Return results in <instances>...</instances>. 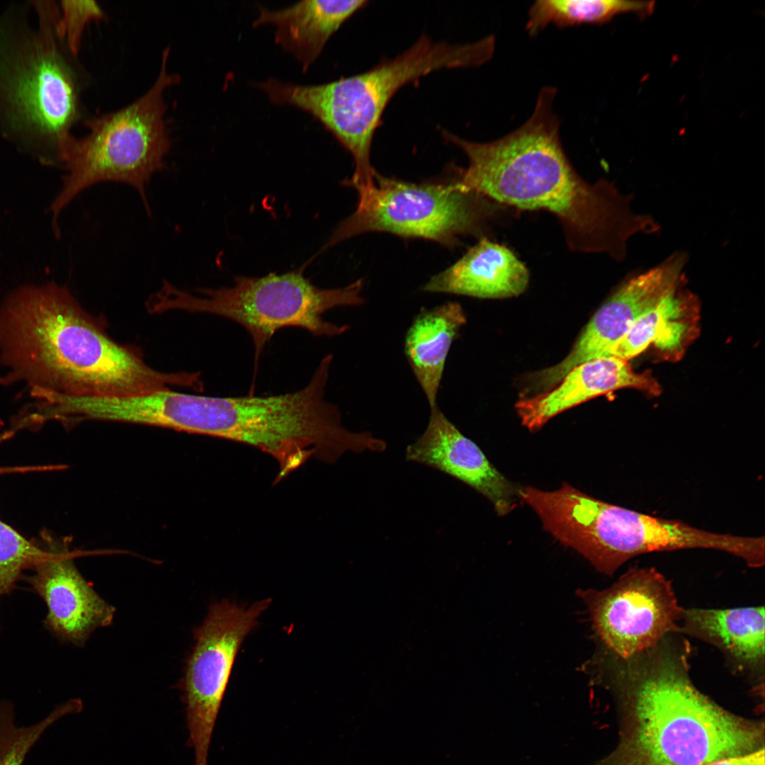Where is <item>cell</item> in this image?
I'll return each mask as SVG.
<instances>
[{"label": "cell", "instance_id": "cell-18", "mask_svg": "<svg viewBox=\"0 0 765 765\" xmlns=\"http://www.w3.org/2000/svg\"><path fill=\"white\" fill-rule=\"evenodd\" d=\"M698 307L696 296L676 289L637 319L611 356L628 361L653 344L668 359L679 358L698 333Z\"/></svg>", "mask_w": 765, "mask_h": 765}, {"label": "cell", "instance_id": "cell-15", "mask_svg": "<svg viewBox=\"0 0 765 765\" xmlns=\"http://www.w3.org/2000/svg\"><path fill=\"white\" fill-rule=\"evenodd\" d=\"M528 281L526 266L513 251L482 238L454 264L431 278L423 290L478 298H506L523 293Z\"/></svg>", "mask_w": 765, "mask_h": 765}, {"label": "cell", "instance_id": "cell-21", "mask_svg": "<svg viewBox=\"0 0 765 765\" xmlns=\"http://www.w3.org/2000/svg\"><path fill=\"white\" fill-rule=\"evenodd\" d=\"M82 708L79 698L70 699L40 721L18 726L11 703L0 700V765H23L30 750L51 725L67 715L79 713Z\"/></svg>", "mask_w": 765, "mask_h": 765}, {"label": "cell", "instance_id": "cell-10", "mask_svg": "<svg viewBox=\"0 0 765 765\" xmlns=\"http://www.w3.org/2000/svg\"><path fill=\"white\" fill-rule=\"evenodd\" d=\"M594 629L614 657L628 659L679 631L682 609L669 581L652 567H630L603 590L579 589Z\"/></svg>", "mask_w": 765, "mask_h": 765}, {"label": "cell", "instance_id": "cell-23", "mask_svg": "<svg viewBox=\"0 0 765 765\" xmlns=\"http://www.w3.org/2000/svg\"><path fill=\"white\" fill-rule=\"evenodd\" d=\"M56 33L68 50L79 53L85 28L92 21L105 18L101 7L95 1H61Z\"/></svg>", "mask_w": 765, "mask_h": 765}, {"label": "cell", "instance_id": "cell-26", "mask_svg": "<svg viewBox=\"0 0 765 765\" xmlns=\"http://www.w3.org/2000/svg\"><path fill=\"white\" fill-rule=\"evenodd\" d=\"M198 395H197V400H196V425H195V430H194V434H196V422H197V411H198Z\"/></svg>", "mask_w": 765, "mask_h": 765}, {"label": "cell", "instance_id": "cell-24", "mask_svg": "<svg viewBox=\"0 0 765 765\" xmlns=\"http://www.w3.org/2000/svg\"><path fill=\"white\" fill-rule=\"evenodd\" d=\"M709 765H764V747L746 754L720 759Z\"/></svg>", "mask_w": 765, "mask_h": 765}, {"label": "cell", "instance_id": "cell-5", "mask_svg": "<svg viewBox=\"0 0 765 765\" xmlns=\"http://www.w3.org/2000/svg\"><path fill=\"white\" fill-rule=\"evenodd\" d=\"M37 28L0 31V118L11 132L61 163L62 149L79 118V86L56 33L59 6L33 1Z\"/></svg>", "mask_w": 765, "mask_h": 765}, {"label": "cell", "instance_id": "cell-25", "mask_svg": "<svg viewBox=\"0 0 765 765\" xmlns=\"http://www.w3.org/2000/svg\"><path fill=\"white\" fill-rule=\"evenodd\" d=\"M31 471L30 465L0 466V475L30 473Z\"/></svg>", "mask_w": 765, "mask_h": 765}, {"label": "cell", "instance_id": "cell-9", "mask_svg": "<svg viewBox=\"0 0 765 765\" xmlns=\"http://www.w3.org/2000/svg\"><path fill=\"white\" fill-rule=\"evenodd\" d=\"M270 603L271 599H266L245 607L229 600L215 602L193 631L194 646L178 687L195 765H208L213 730L236 656Z\"/></svg>", "mask_w": 765, "mask_h": 765}, {"label": "cell", "instance_id": "cell-22", "mask_svg": "<svg viewBox=\"0 0 765 765\" xmlns=\"http://www.w3.org/2000/svg\"><path fill=\"white\" fill-rule=\"evenodd\" d=\"M49 553L42 539L29 540L0 520V599L16 588L24 571L31 570Z\"/></svg>", "mask_w": 765, "mask_h": 765}, {"label": "cell", "instance_id": "cell-6", "mask_svg": "<svg viewBox=\"0 0 765 765\" xmlns=\"http://www.w3.org/2000/svg\"><path fill=\"white\" fill-rule=\"evenodd\" d=\"M360 279L340 288H320L302 271L269 273L261 277L237 276L231 286L202 288L196 294L164 282L147 302L148 311L170 310L208 313L230 319L251 338L256 365L266 344L285 327L303 329L317 336H335L346 332L347 324L326 321L328 310L363 303Z\"/></svg>", "mask_w": 765, "mask_h": 765}, {"label": "cell", "instance_id": "cell-4", "mask_svg": "<svg viewBox=\"0 0 765 765\" xmlns=\"http://www.w3.org/2000/svg\"><path fill=\"white\" fill-rule=\"evenodd\" d=\"M495 38L465 44L434 41L422 35L412 45L366 72L322 84L302 85L270 78L259 83L269 100L310 114L352 155L355 169L347 181L358 193L370 188L377 174L370 149L382 114L405 85L443 69L477 67L493 56Z\"/></svg>", "mask_w": 765, "mask_h": 765}, {"label": "cell", "instance_id": "cell-7", "mask_svg": "<svg viewBox=\"0 0 765 765\" xmlns=\"http://www.w3.org/2000/svg\"><path fill=\"white\" fill-rule=\"evenodd\" d=\"M169 52V47L163 51L158 76L144 94L118 110L88 120L89 132L67 142L62 164L68 173L51 205L53 222L79 193L105 181L130 185L149 209L144 188L153 174L164 168L171 144L164 95L179 77L168 72Z\"/></svg>", "mask_w": 765, "mask_h": 765}, {"label": "cell", "instance_id": "cell-17", "mask_svg": "<svg viewBox=\"0 0 765 765\" xmlns=\"http://www.w3.org/2000/svg\"><path fill=\"white\" fill-rule=\"evenodd\" d=\"M764 606L683 610L679 632L718 647L737 669L759 672L765 661Z\"/></svg>", "mask_w": 765, "mask_h": 765}, {"label": "cell", "instance_id": "cell-13", "mask_svg": "<svg viewBox=\"0 0 765 765\" xmlns=\"http://www.w3.org/2000/svg\"><path fill=\"white\" fill-rule=\"evenodd\" d=\"M408 461L444 472L486 497L499 516L509 514L519 488L502 475L480 447L463 435L438 405L430 407L424 433L405 451Z\"/></svg>", "mask_w": 765, "mask_h": 765}, {"label": "cell", "instance_id": "cell-19", "mask_svg": "<svg viewBox=\"0 0 765 765\" xmlns=\"http://www.w3.org/2000/svg\"><path fill=\"white\" fill-rule=\"evenodd\" d=\"M465 323L460 304L448 302L421 309L407 332L404 353L430 407L437 405L446 358Z\"/></svg>", "mask_w": 765, "mask_h": 765}, {"label": "cell", "instance_id": "cell-11", "mask_svg": "<svg viewBox=\"0 0 765 765\" xmlns=\"http://www.w3.org/2000/svg\"><path fill=\"white\" fill-rule=\"evenodd\" d=\"M686 255L676 253L658 266L628 278L597 310L568 355L559 363L535 373L529 392L549 390L584 363L611 357V352L634 322L681 282Z\"/></svg>", "mask_w": 765, "mask_h": 765}, {"label": "cell", "instance_id": "cell-12", "mask_svg": "<svg viewBox=\"0 0 765 765\" xmlns=\"http://www.w3.org/2000/svg\"><path fill=\"white\" fill-rule=\"evenodd\" d=\"M40 536L49 555L26 579L46 604V628L62 641L83 646L93 631L111 624L115 608L77 570L67 539H56L46 530Z\"/></svg>", "mask_w": 765, "mask_h": 765}, {"label": "cell", "instance_id": "cell-14", "mask_svg": "<svg viewBox=\"0 0 765 765\" xmlns=\"http://www.w3.org/2000/svg\"><path fill=\"white\" fill-rule=\"evenodd\" d=\"M623 388H634L654 396L662 390L650 373H636L628 361L607 357L575 367L548 391L523 397L516 404V409L521 424L536 431L570 408Z\"/></svg>", "mask_w": 765, "mask_h": 765}, {"label": "cell", "instance_id": "cell-8", "mask_svg": "<svg viewBox=\"0 0 765 765\" xmlns=\"http://www.w3.org/2000/svg\"><path fill=\"white\" fill-rule=\"evenodd\" d=\"M484 198L450 183H415L376 174L358 194L356 210L341 222L326 247L362 233L389 232L447 246L459 236L481 232L487 215Z\"/></svg>", "mask_w": 765, "mask_h": 765}, {"label": "cell", "instance_id": "cell-2", "mask_svg": "<svg viewBox=\"0 0 765 765\" xmlns=\"http://www.w3.org/2000/svg\"><path fill=\"white\" fill-rule=\"evenodd\" d=\"M0 382L79 398L125 397L193 388L194 373H164L105 332L63 286L26 285L0 307Z\"/></svg>", "mask_w": 765, "mask_h": 765}, {"label": "cell", "instance_id": "cell-20", "mask_svg": "<svg viewBox=\"0 0 765 765\" xmlns=\"http://www.w3.org/2000/svg\"><path fill=\"white\" fill-rule=\"evenodd\" d=\"M654 1L627 0H538L530 8L526 30L533 35L549 24L566 28L602 24L625 13L650 14Z\"/></svg>", "mask_w": 765, "mask_h": 765}, {"label": "cell", "instance_id": "cell-1", "mask_svg": "<svg viewBox=\"0 0 765 765\" xmlns=\"http://www.w3.org/2000/svg\"><path fill=\"white\" fill-rule=\"evenodd\" d=\"M556 89L539 91L531 117L496 140L469 141L443 130L466 154L468 166L455 181L463 191L521 210H543L560 221L569 249L624 259L629 238L657 232L650 215L635 213L632 198L612 182L584 181L568 159L552 103Z\"/></svg>", "mask_w": 765, "mask_h": 765}, {"label": "cell", "instance_id": "cell-3", "mask_svg": "<svg viewBox=\"0 0 765 765\" xmlns=\"http://www.w3.org/2000/svg\"><path fill=\"white\" fill-rule=\"evenodd\" d=\"M687 646L667 635L615 657L625 727L613 765H709L764 747L763 721L727 711L692 684Z\"/></svg>", "mask_w": 765, "mask_h": 765}, {"label": "cell", "instance_id": "cell-16", "mask_svg": "<svg viewBox=\"0 0 765 765\" xmlns=\"http://www.w3.org/2000/svg\"><path fill=\"white\" fill-rule=\"evenodd\" d=\"M368 3L366 0H307L278 10L260 6L253 27L275 26L276 43L307 72L330 38Z\"/></svg>", "mask_w": 765, "mask_h": 765}]
</instances>
